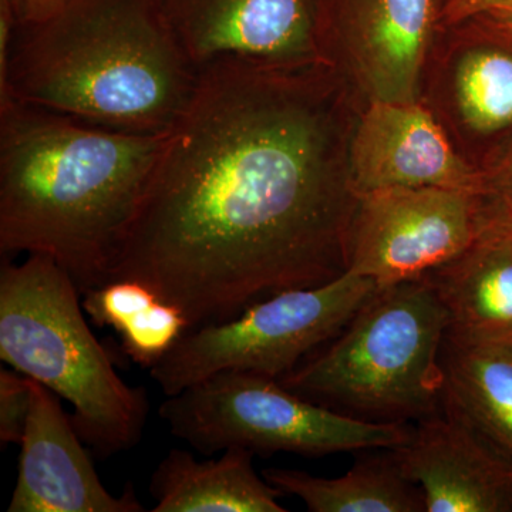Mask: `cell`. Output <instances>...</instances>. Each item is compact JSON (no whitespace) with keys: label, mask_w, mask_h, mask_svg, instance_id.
Wrapping results in <instances>:
<instances>
[{"label":"cell","mask_w":512,"mask_h":512,"mask_svg":"<svg viewBox=\"0 0 512 512\" xmlns=\"http://www.w3.org/2000/svg\"><path fill=\"white\" fill-rule=\"evenodd\" d=\"M446 0H323L320 49L356 97L419 101Z\"/></svg>","instance_id":"30bf717a"},{"label":"cell","mask_w":512,"mask_h":512,"mask_svg":"<svg viewBox=\"0 0 512 512\" xmlns=\"http://www.w3.org/2000/svg\"><path fill=\"white\" fill-rule=\"evenodd\" d=\"M32 410V379L18 370H0V441L20 444Z\"/></svg>","instance_id":"ffe728a7"},{"label":"cell","mask_w":512,"mask_h":512,"mask_svg":"<svg viewBox=\"0 0 512 512\" xmlns=\"http://www.w3.org/2000/svg\"><path fill=\"white\" fill-rule=\"evenodd\" d=\"M485 217L512 218V137L481 171Z\"/></svg>","instance_id":"44dd1931"},{"label":"cell","mask_w":512,"mask_h":512,"mask_svg":"<svg viewBox=\"0 0 512 512\" xmlns=\"http://www.w3.org/2000/svg\"><path fill=\"white\" fill-rule=\"evenodd\" d=\"M158 0H70L45 22L18 25L0 101L137 134H165L197 89Z\"/></svg>","instance_id":"3957f363"},{"label":"cell","mask_w":512,"mask_h":512,"mask_svg":"<svg viewBox=\"0 0 512 512\" xmlns=\"http://www.w3.org/2000/svg\"><path fill=\"white\" fill-rule=\"evenodd\" d=\"M188 329L184 312L174 303L158 298L131 313L114 330L120 335L123 352L137 365L150 370Z\"/></svg>","instance_id":"d6986e66"},{"label":"cell","mask_w":512,"mask_h":512,"mask_svg":"<svg viewBox=\"0 0 512 512\" xmlns=\"http://www.w3.org/2000/svg\"><path fill=\"white\" fill-rule=\"evenodd\" d=\"M255 454L228 448L217 460L198 461L171 450L150 481L154 512H285L281 491L256 474Z\"/></svg>","instance_id":"2e32d148"},{"label":"cell","mask_w":512,"mask_h":512,"mask_svg":"<svg viewBox=\"0 0 512 512\" xmlns=\"http://www.w3.org/2000/svg\"><path fill=\"white\" fill-rule=\"evenodd\" d=\"M158 414L175 437L204 456L228 448L308 457L389 450L413 433V424L359 419L249 372H221L192 384L168 396Z\"/></svg>","instance_id":"8992f818"},{"label":"cell","mask_w":512,"mask_h":512,"mask_svg":"<svg viewBox=\"0 0 512 512\" xmlns=\"http://www.w3.org/2000/svg\"><path fill=\"white\" fill-rule=\"evenodd\" d=\"M18 25H32L53 18L70 0H8Z\"/></svg>","instance_id":"7402d4cb"},{"label":"cell","mask_w":512,"mask_h":512,"mask_svg":"<svg viewBox=\"0 0 512 512\" xmlns=\"http://www.w3.org/2000/svg\"><path fill=\"white\" fill-rule=\"evenodd\" d=\"M446 306L426 279L377 288L332 343L279 379L350 416L414 424L443 409Z\"/></svg>","instance_id":"5b68a950"},{"label":"cell","mask_w":512,"mask_h":512,"mask_svg":"<svg viewBox=\"0 0 512 512\" xmlns=\"http://www.w3.org/2000/svg\"><path fill=\"white\" fill-rule=\"evenodd\" d=\"M394 451L427 512H512L511 458L448 400Z\"/></svg>","instance_id":"4fadbf2b"},{"label":"cell","mask_w":512,"mask_h":512,"mask_svg":"<svg viewBox=\"0 0 512 512\" xmlns=\"http://www.w3.org/2000/svg\"><path fill=\"white\" fill-rule=\"evenodd\" d=\"M444 399L512 460V343L446 338Z\"/></svg>","instance_id":"ac0fdd59"},{"label":"cell","mask_w":512,"mask_h":512,"mask_svg":"<svg viewBox=\"0 0 512 512\" xmlns=\"http://www.w3.org/2000/svg\"><path fill=\"white\" fill-rule=\"evenodd\" d=\"M322 2L158 0L175 39L198 72L229 60L284 66L323 63Z\"/></svg>","instance_id":"8fae6325"},{"label":"cell","mask_w":512,"mask_h":512,"mask_svg":"<svg viewBox=\"0 0 512 512\" xmlns=\"http://www.w3.org/2000/svg\"><path fill=\"white\" fill-rule=\"evenodd\" d=\"M165 134L0 101V252L47 255L80 293L106 284Z\"/></svg>","instance_id":"7a4b0ae2"},{"label":"cell","mask_w":512,"mask_h":512,"mask_svg":"<svg viewBox=\"0 0 512 512\" xmlns=\"http://www.w3.org/2000/svg\"><path fill=\"white\" fill-rule=\"evenodd\" d=\"M376 289L372 279L346 271L323 285L275 293L227 322L187 330L150 375L165 396L221 372L282 379L335 338Z\"/></svg>","instance_id":"52a82bcc"},{"label":"cell","mask_w":512,"mask_h":512,"mask_svg":"<svg viewBox=\"0 0 512 512\" xmlns=\"http://www.w3.org/2000/svg\"><path fill=\"white\" fill-rule=\"evenodd\" d=\"M357 195L392 187L481 192V173L421 101H376L357 114L349 147Z\"/></svg>","instance_id":"7c38bea8"},{"label":"cell","mask_w":512,"mask_h":512,"mask_svg":"<svg viewBox=\"0 0 512 512\" xmlns=\"http://www.w3.org/2000/svg\"><path fill=\"white\" fill-rule=\"evenodd\" d=\"M262 476L311 512H424L423 491L403 471L394 448L357 461L338 478L289 468H265Z\"/></svg>","instance_id":"e0dca14e"},{"label":"cell","mask_w":512,"mask_h":512,"mask_svg":"<svg viewBox=\"0 0 512 512\" xmlns=\"http://www.w3.org/2000/svg\"><path fill=\"white\" fill-rule=\"evenodd\" d=\"M512 0H446L441 25H451L460 20L483 15L490 10L511 5Z\"/></svg>","instance_id":"603a6c76"},{"label":"cell","mask_w":512,"mask_h":512,"mask_svg":"<svg viewBox=\"0 0 512 512\" xmlns=\"http://www.w3.org/2000/svg\"><path fill=\"white\" fill-rule=\"evenodd\" d=\"M500 220H510V221H512V218H500Z\"/></svg>","instance_id":"d4e9b609"},{"label":"cell","mask_w":512,"mask_h":512,"mask_svg":"<svg viewBox=\"0 0 512 512\" xmlns=\"http://www.w3.org/2000/svg\"><path fill=\"white\" fill-rule=\"evenodd\" d=\"M485 224L480 192L392 187L359 195L348 271L386 288L419 281L466 251Z\"/></svg>","instance_id":"ba28073f"},{"label":"cell","mask_w":512,"mask_h":512,"mask_svg":"<svg viewBox=\"0 0 512 512\" xmlns=\"http://www.w3.org/2000/svg\"><path fill=\"white\" fill-rule=\"evenodd\" d=\"M481 16L490 19L491 22L497 23V25L503 26L505 29L512 30V3L511 5L503 6V8L490 10V12L483 13Z\"/></svg>","instance_id":"cb8c5ba5"},{"label":"cell","mask_w":512,"mask_h":512,"mask_svg":"<svg viewBox=\"0 0 512 512\" xmlns=\"http://www.w3.org/2000/svg\"><path fill=\"white\" fill-rule=\"evenodd\" d=\"M448 315V338L512 343V221L485 218L473 244L424 276Z\"/></svg>","instance_id":"9a60e30c"},{"label":"cell","mask_w":512,"mask_h":512,"mask_svg":"<svg viewBox=\"0 0 512 512\" xmlns=\"http://www.w3.org/2000/svg\"><path fill=\"white\" fill-rule=\"evenodd\" d=\"M420 101L481 173L512 137V30L481 15L441 25Z\"/></svg>","instance_id":"9c48e42d"},{"label":"cell","mask_w":512,"mask_h":512,"mask_svg":"<svg viewBox=\"0 0 512 512\" xmlns=\"http://www.w3.org/2000/svg\"><path fill=\"white\" fill-rule=\"evenodd\" d=\"M79 288L55 259L32 254L0 269V357L72 404L80 439L101 458L143 439L148 397L113 366L84 318Z\"/></svg>","instance_id":"277c9868"},{"label":"cell","mask_w":512,"mask_h":512,"mask_svg":"<svg viewBox=\"0 0 512 512\" xmlns=\"http://www.w3.org/2000/svg\"><path fill=\"white\" fill-rule=\"evenodd\" d=\"M60 397L32 379V410L20 441L9 512H143L133 485L120 497L101 483Z\"/></svg>","instance_id":"5bb4252c"},{"label":"cell","mask_w":512,"mask_h":512,"mask_svg":"<svg viewBox=\"0 0 512 512\" xmlns=\"http://www.w3.org/2000/svg\"><path fill=\"white\" fill-rule=\"evenodd\" d=\"M360 110L325 63L202 69L107 282H143L195 329L345 274Z\"/></svg>","instance_id":"6da1fadb"}]
</instances>
